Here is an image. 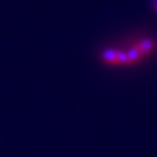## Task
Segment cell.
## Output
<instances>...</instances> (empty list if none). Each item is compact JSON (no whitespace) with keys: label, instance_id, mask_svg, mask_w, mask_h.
<instances>
[{"label":"cell","instance_id":"6da1fadb","mask_svg":"<svg viewBox=\"0 0 157 157\" xmlns=\"http://www.w3.org/2000/svg\"><path fill=\"white\" fill-rule=\"evenodd\" d=\"M156 45L150 40L145 39L142 42L133 45V47L127 50H116L109 49L103 52L101 60L106 64L111 67H127L133 66L146 58L152 52L155 50Z\"/></svg>","mask_w":157,"mask_h":157}]
</instances>
